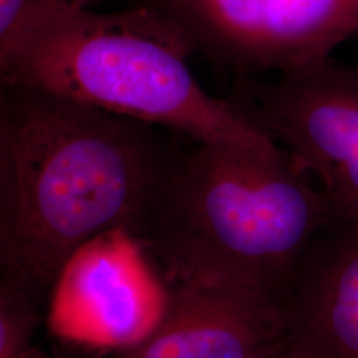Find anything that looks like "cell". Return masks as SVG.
<instances>
[{
    "label": "cell",
    "mask_w": 358,
    "mask_h": 358,
    "mask_svg": "<svg viewBox=\"0 0 358 358\" xmlns=\"http://www.w3.org/2000/svg\"></svg>",
    "instance_id": "13"
},
{
    "label": "cell",
    "mask_w": 358,
    "mask_h": 358,
    "mask_svg": "<svg viewBox=\"0 0 358 358\" xmlns=\"http://www.w3.org/2000/svg\"><path fill=\"white\" fill-rule=\"evenodd\" d=\"M192 51L176 27L129 6L101 13L72 4L0 48V81L183 134L195 142H275L192 75Z\"/></svg>",
    "instance_id": "3"
},
{
    "label": "cell",
    "mask_w": 358,
    "mask_h": 358,
    "mask_svg": "<svg viewBox=\"0 0 358 358\" xmlns=\"http://www.w3.org/2000/svg\"><path fill=\"white\" fill-rule=\"evenodd\" d=\"M169 287L130 232L93 239L69 259L48 301L51 332L69 343L121 350L153 332Z\"/></svg>",
    "instance_id": "6"
},
{
    "label": "cell",
    "mask_w": 358,
    "mask_h": 358,
    "mask_svg": "<svg viewBox=\"0 0 358 358\" xmlns=\"http://www.w3.org/2000/svg\"><path fill=\"white\" fill-rule=\"evenodd\" d=\"M331 224L320 186L276 142H196L167 167L138 242L167 285L280 294Z\"/></svg>",
    "instance_id": "2"
},
{
    "label": "cell",
    "mask_w": 358,
    "mask_h": 358,
    "mask_svg": "<svg viewBox=\"0 0 358 358\" xmlns=\"http://www.w3.org/2000/svg\"><path fill=\"white\" fill-rule=\"evenodd\" d=\"M94 3V0H73L72 6L76 8H90V6Z\"/></svg>",
    "instance_id": "12"
},
{
    "label": "cell",
    "mask_w": 358,
    "mask_h": 358,
    "mask_svg": "<svg viewBox=\"0 0 358 358\" xmlns=\"http://www.w3.org/2000/svg\"><path fill=\"white\" fill-rule=\"evenodd\" d=\"M40 304L26 291L0 282V358H50L34 345Z\"/></svg>",
    "instance_id": "9"
},
{
    "label": "cell",
    "mask_w": 358,
    "mask_h": 358,
    "mask_svg": "<svg viewBox=\"0 0 358 358\" xmlns=\"http://www.w3.org/2000/svg\"><path fill=\"white\" fill-rule=\"evenodd\" d=\"M73 0H0V48L34 23Z\"/></svg>",
    "instance_id": "10"
},
{
    "label": "cell",
    "mask_w": 358,
    "mask_h": 358,
    "mask_svg": "<svg viewBox=\"0 0 358 358\" xmlns=\"http://www.w3.org/2000/svg\"><path fill=\"white\" fill-rule=\"evenodd\" d=\"M164 130L47 90L1 84V282L41 307L81 247L115 230L138 241L179 152Z\"/></svg>",
    "instance_id": "1"
},
{
    "label": "cell",
    "mask_w": 358,
    "mask_h": 358,
    "mask_svg": "<svg viewBox=\"0 0 358 358\" xmlns=\"http://www.w3.org/2000/svg\"><path fill=\"white\" fill-rule=\"evenodd\" d=\"M309 248L299 294L287 301L294 340L310 358H358V229Z\"/></svg>",
    "instance_id": "8"
},
{
    "label": "cell",
    "mask_w": 358,
    "mask_h": 358,
    "mask_svg": "<svg viewBox=\"0 0 358 358\" xmlns=\"http://www.w3.org/2000/svg\"><path fill=\"white\" fill-rule=\"evenodd\" d=\"M158 325L106 358H272L294 344L280 294L247 285L174 284Z\"/></svg>",
    "instance_id": "7"
},
{
    "label": "cell",
    "mask_w": 358,
    "mask_h": 358,
    "mask_svg": "<svg viewBox=\"0 0 358 358\" xmlns=\"http://www.w3.org/2000/svg\"><path fill=\"white\" fill-rule=\"evenodd\" d=\"M272 358H310V356L308 355L307 350L294 340V344L288 349H285L282 353Z\"/></svg>",
    "instance_id": "11"
},
{
    "label": "cell",
    "mask_w": 358,
    "mask_h": 358,
    "mask_svg": "<svg viewBox=\"0 0 358 358\" xmlns=\"http://www.w3.org/2000/svg\"><path fill=\"white\" fill-rule=\"evenodd\" d=\"M230 100L317 182L334 223L358 229V64L329 56L272 80L236 77Z\"/></svg>",
    "instance_id": "4"
},
{
    "label": "cell",
    "mask_w": 358,
    "mask_h": 358,
    "mask_svg": "<svg viewBox=\"0 0 358 358\" xmlns=\"http://www.w3.org/2000/svg\"><path fill=\"white\" fill-rule=\"evenodd\" d=\"M236 77L282 73L358 38V0H131Z\"/></svg>",
    "instance_id": "5"
}]
</instances>
